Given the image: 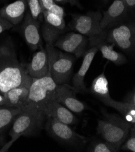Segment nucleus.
I'll use <instances>...</instances> for the list:
<instances>
[{"mask_svg": "<svg viewBox=\"0 0 135 152\" xmlns=\"http://www.w3.org/2000/svg\"><path fill=\"white\" fill-rule=\"evenodd\" d=\"M54 1L61 4L69 3L72 6H77L80 9H82L81 4L80 3L79 0H54Z\"/></svg>", "mask_w": 135, "mask_h": 152, "instance_id": "30", "label": "nucleus"}, {"mask_svg": "<svg viewBox=\"0 0 135 152\" xmlns=\"http://www.w3.org/2000/svg\"><path fill=\"white\" fill-rule=\"evenodd\" d=\"M6 98L4 97V95L3 94L0 92V106H3L6 105Z\"/></svg>", "mask_w": 135, "mask_h": 152, "instance_id": "32", "label": "nucleus"}, {"mask_svg": "<svg viewBox=\"0 0 135 152\" xmlns=\"http://www.w3.org/2000/svg\"><path fill=\"white\" fill-rule=\"evenodd\" d=\"M53 45L59 50L79 58L83 56L87 50L88 38L80 33L69 32L60 36Z\"/></svg>", "mask_w": 135, "mask_h": 152, "instance_id": "9", "label": "nucleus"}, {"mask_svg": "<svg viewBox=\"0 0 135 152\" xmlns=\"http://www.w3.org/2000/svg\"><path fill=\"white\" fill-rule=\"evenodd\" d=\"M119 151V148L105 140L93 141L87 148V151L90 152H117Z\"/></svg>", "mask_w": 135, "mask_h": 152, "instance_id": "23", "label": "nucleus"}, {"mask_svg": "<svg viewBox=\"0 0 135 152\" xmlns=\"http://www.w3.org/2000/svg\"><path fill=\"white\" fill-rule=\"evenodd\" d=\"M32 81V78L17 87L10 88L4 93L6 105L11 107L23 108L27 102Z\"/></svg>", "mask_w": 135, "mask_h": 152, "instance_id": "18", "label": "nucleus"}, {"mask_svg": "<svg viewBox=\"0 0 135 152\" xmlns=\"http://www.w3.org/2000/svg\"><path fill=\"white\" fill-rule=\"evenodd\" d=\"M39 27L40 24L38 20H34L31 13L28 11L24 17L21 32L27 45L34 51L43 48Z\"/></svg>", "mask_w": 135, "mask_h": 152, "instance_id": "13", "label": "nucleus"}, {"mask_svg": "<svg viewBox=\"0 0 135 152\" xmlns=\"http://www.w3.org/2000/svg\"><path fill=\"white\" fill-rule=\"evenodd\" d=\"M56 87L57 84L52 78L50 73L39 79L32 78L28 99L24 107L38 109L42 112L47 105L58 100Z\"/></svg>", "mask_w": 135, "mask_h": 152, "instance_id": "5", "label": "nucleus"}, {"mask_svg": "<svg viewBox=\"0 0 135 152\" xmlns=\"http://www.w3.org/2000/svg\"><path fill=\"white\" fill-rule=\"evenodd\" d=\"M26 1L32 18L34 20H38V18L42 15V8L39 0H26Z\"/></svg>", "mask_w": 135, "mask_h": 152, "instance_id": "25", "label": "nucleus"}, {"mask_svg": "<svg viewBox=\"0 0 135 152\" xmlns=\"http://www.w3.org/2000/svg\"><path fill=\"white\" fill-rule=\"evenodd\" d=\"M44 23L42 35L47 45H54L57 39L66 31L64 18L59 17L48 10L42 11Z\"/></svg>", "mask_w": 135, "mask_h": 152, "instance_id": "10", "label": "nucleus"}, {"mask_svg": "<svg viewBox=\"0 0 135 152\" xmlns=\"http://www.w3.org/2000/svg\"><path fill=\"white\" fill-rule=\"evenodd\" d=\"M22 110V108L0 106V144L4 145L6 133L10 129L13 121Z\"/></svg>", "mask_w": 135, "mask_h": 152, "instance_id": "21", "label": "nucleus"}, {"mask_svg": "<svg viewBox=\"0 0 135 152\" xmlns=\"http://www.w3.org/2000/svg\"><path fill=\"white\" fill-rule=\"evenodd\" d=\"M90 91L93 95L109 107L113 99L110 97L108 80L104 72L93 81Z\"/></svg>", "mask_w": 135, "mask_h": 152, "instance_id": "20", "label": "nucleus"}, {"mask_svg": "<svg viewBox=\"0 0 135 152\" xmlns=\"http://www.w3.org/2000/svg\"><path fill=\"white\" fill-rule=\"evenodd\" d=\"M105 30L106 40L120 50L132 54L135 49V25L134 21L123 24Z\"/></svg>", "mask_w": 135, "mask_h": 152, "instance_id": "7", "label": "nucleus"}, {"mask_svg": "<svg viewBox=\"0 0 135 152\" xmlns=\"http://www.w3.org/2000/svg\"><path fill=\"white\" fill-rule=\"evenodd\" d=\"M102 13L101 11H90L84 14H74L70 23L72 29L90 38L101 35L104 30L101 27Z\"/></svg>", "mask_w": 135, "mask_h": 152, "instance_id": "8", "label": "nucleus"}, {"mask_svg": "<svg viewBox=\"0 0 135 152\" xmlns=\"http://www.w3.org/2000/svg\"><path fill=\"white\" fill-rule=\"evenodd\" d=\"M120 150L135 152V127L133 125L130 130L128 137L120 147Z\"/></svg>", "mask_w": 135, "mask_h": 152, "instance_id": "24", "label": "nucleus"}, {"mask_svg": "<svg viewBox=\"0 0 135 152\" xmlns=\"http://www.w3.org/2000/svg\"><path fill=\"white\" fill-rule=\"evenodd\" d=\"M109 107L117 110L123 118L132 125L135 124V105H132L123 101H116L113 99Z\"/></svg>", "mask_w": 135, "mask_h": 152, "instance_id": "22", "label": "nucleus"}, {"mask_svg": "<svg viewBox=\"0 0 135 152\" xmlns=\"http://www.w3.org/2000/svg\"><path fill=\"white\" fill-rule=\"evenodd\" d=\"M127 7L130 12L133 11L135 8V0H121Z\"/></svg>", "mask_w": 135, "mask_h": 152, "instance_id": "31", "label": "nucleus"}, {"mask_svg": "<svg viewBox=\"0 0 135 152\" xmlns=\"http://www.w3.org/2000/svg\"><path fill=\"white\" fill-rule=\"evenodd\" d=\"M13 25L7 21L6 19L0 16V34L4 32L6 30H8L12 28Z\"/></svg>", "mask_w": 135, "mask_h": 152, "instance_id": "27", "label": "nucleus"}, {"mask_svg": "<svg viewBox=\"0 0 135 152\" xmlns=\"http://www.w3.org/2000/svg\"><path fill=\"white\" fill-rule=\"evenodd\" d=\"M27 6L26 0H17L0 9V16L12 25H17L24 19Z\"/></svg>", "mask_w": 135, "mask_h": 152, "instance_id": "19", "label": "nucleus"}, {"mask_svg": "<svg viewBox=\"0 0 135 152\" xmlns=\"http://www.w3.org/2000/svg\"><path fill=\"white\" fill-rule=\"evenodd\" d=\"M27 74L34 79H39L49 73V58L46 49L42 48L33 55L31 61L25 64Z\"/></svg>", "mask_w": 135, "mask_h": 152, "instance_id": "14", "label": "nucleus"}, {"mask_svg": "<svg viewBox=\"0 0 135 152\" xmlns=\"http://www.w3.org/2000/svg\"><path fill=\"white\" fill-rule=\"evenodd\" d=\"M48 11L58 15L59 17H61L63 18H64L65 17V12H64V9L58 5H57L56 3H54L50 7V9L48 10Z\"/></svg>", "mask_w": 135, "mask_h": 152, "instance_id": "26", "label": "nucleus"}, {"mask_svg": "<svg viewBox=\"0 0 135 152\" xmlns=\"http://www.w3.org/2000/svg\"><path fill=\"white\" fill-rule=\"evenodd\" d=\"M39 1L42 8V12L43 10H48L50 7L55 3L54 0H39Z\"/></svg>", "mask_w": 135, "mask_h": 152, "instance_id": "29", "label": "nucleus"}, {"mask_svg": "<svg viewBox=\"0 0 135 152\" xmlns=\"http://www.w3.org/2000/svg\"><path fill=\"white\" fill-rule=\"evenodd\" d=\"M58 101L72 112L81 113L87 109L84 103L80 101L73 87L66 84L57 85Z\"/></svg>", "mask_w": 135, "mask_h": 152, "instance_id": "15", "label": "nucleus"}, {"mask_svg": "<svg viewBox=\"0 0 135 152\" xmlns=\"http://www.w3.org/2000/svg\"><path fill=\"white\" fill-rule=\"evenodd\" d=\"M132 126L117 114L104 113V118L98 121L97 133L103 140L120 148L128 137Z\"/></svg>", "mask_w": 135, "mask_h": 152, "instance_id": "3", "label": "nucleus"}, {"mask_svg": "<svg viewBox=\"0 0 135 152\" xmlns=\"http://www.w3.org/2000/svg\"><path fill=\"white\" fill-rule=\"evenodd\" d=\"M129 13L127 7L123 1L115 0L107 10L102 13V29L107 30L126 22Z\"/></svg>", "mask_w": 135, "mask_h": 152, "instance_id": "11", "label": "nucleus"}, {"mask_svg": "<svg viewBox=\"0 0 135 152\" xmlns=\"http://www.w3.org/2000/svg\"><path fill=\"white\" fill-rule=\"evenodd\" d=\"M42 112L47 118H54L59 122L68 125H74L79 122V120L73 113L58 100L47 105Z\"/></svg>", "mask_w": 135, "mask_h": 152, "instance_id": "16", "label": "nucleus"}, {"mask_svg": "<svg viewBox=\"0 0 135 152\" xmlns=\"http://www.w3.org/2000/svg\"><path fill=\"white\" fill-rule=\"evenodd\" d=\"M45 128L48 134L60 144L73 150H82L87 144L84 136L77 133L70 125L52 118H47Z\"/></svg>", "mask_w": 135, "mask_h": 152, "instance_id": "6", "label": "nucleus"}, {"mask_svg": "<svg viewBox=\"0 0 135 152\" xmlns=\"http://www.w3.org/2000/svg\"><path fill=\"white\" fill-rule=\"evenodd\" d=\"M31 78L26 72L25 64L19 61L11 41L0 44V92L4 94Z\"/></svg>", "mask_w": 135, "mask_h": 152, "instance_id": "1", "label": "nucleus"}, {"mask_svg": "<svg viewBox=\"0 0 135 152\" xmlns=\"http://www.w3.org/2000/svg\"><path fill=\"white\" fill-rule=\"evenodd\" d=\"M98 51V50L96 47L90 48L83 55L82 64L79 70L74 75L72 81L73 88L76 93H85L87 92L84 78Z\"/></svg>", "mask_w": 135, "mask_h": 152, "instance_id": "17", "label": "nucleus"}, {"mask_svg": "<svg viewBox=\"0 0 135 152\" xmlns=\"http://www.w3.org/2000/svg\"><path fill=\"white\" fill-rule=\"evenodd\" d=\"M123 102L132 105H135V92L134 89L133 90V91H131V92L126 95L123 99Z\"/></svg>", "mask_w": 135, "mask_h": 152, "instance_id": "28", "label": "nucleus"}, {"mask_svg": "<svg viewBox=\"0 0 135 152\" xmlns=\"http://www.w3.org/2000/svg\"><path fill=\"white\" fill-rule=\"evenodd\" d=\"M88 38V47H96L99 50L104 58L114 63L115 65L121 66L126 64L127 59L126 56L115 51L113 49L114 44L109 43L105 37V30L103 34L91 37Z\"/></svg>", "mask_w": 135, "mask_h": 152, "instance_id": "12", "label": "nucleus"}, {"mask_svg": "<svg viewBox=\"0 0 135 152\" xmlns=\"http://www.w3.org/2000/svg\"><path fill=\"white\" fill-rule=\"evenodd\" d=\"M47 119L45 114L35 109L24 107L15 118L9 131L10 140L0 148L6 152L21 136H31L38 134L45 126Z\"/></svg>", "mask_w": 135, "mask_h": 152, "instance_id": "2", "label": "nucleus"}, {"mask_svg": "<svg viewBox=\"0 0 135 152\" xmlns=\"http://www.w3.org/2000/svg\"><path fill=\"white\" fill-rule=\"evenodd\" d=\"M49 58V70L57 85L66 84L72 74L76 57L63 52L52 45H46Z\"/></svg>", "mask_w": 135, "mask_h": 152, "instance_id": "4", "label": "nucleus"}]
</instances>
